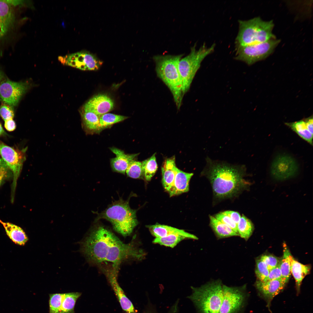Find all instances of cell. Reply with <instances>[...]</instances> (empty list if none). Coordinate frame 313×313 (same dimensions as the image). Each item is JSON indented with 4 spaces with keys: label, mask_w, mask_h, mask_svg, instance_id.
<instances>
[{
    "label": "cell",
    "mask_w": 313,
    "mask_h": 313,
    "mask_svg": "<svg viewBox=\"0 0 313 313\" xmlns=\"http://www.w3.org/2000/svg\"><path fill=\"white\" fill-rule=\"evenodd\" d=\"M81 244L82 252L88 262L93 264L100 265L108 262L112 266L119 267L123 262L141 260L145 255L134 241L125 243L102 226L92 229Z\"/></svg>",
    "instance_id": "1"
},
{
    "label": "cell",
    "mask_w": 313,
    "mask_h": 313,
    "mask_svg": "<svg viewBox=\"0 0 313 313\" xmlns=\"http://www.w3.org/2000/svg\"><path fill=\"white\" fill-rule=\"evenodd\" d=\"M206 161L203 172L210 181L216 198L223 199L232 197L250 185V183L244 179L246 170L244 165H230L209 158Z\"/></svg>",
    "instance_id": "2"
},
{
    "label": "cell",
    "mask_w": 313,
    "mask_h": 313,
    "mask_svg": "<svg viewBox=\"0 0 313 313\" xmlns=\"http://www.w3.org/2000/svg\"><path fill=\"white\" fill-rule=\"evenodd\" d=\"M183 55H157L153 58L157 75L170 91L178 109L181 107L184 96L178 68L179 61Z\"/></svg>",
    "instance_id": "3"
},
{
    "label": "cell",
    "mask_w": 313,
    "mask_h": 313,
    "mask_svg": "<svg viewBox=\"0 0 313 313\" xmlns=\"http://www.w3.org/2000/svg\"><path fill=\"white\" fill-rule=\"evenodd\" d=\"M130 198L124 201L120 199L113 202L104 211L98 214L96 220L105 219L112 224L113 228L123 236L130 235L138 223L136 211L129 205Z\"/></svg>",
    "instance_id": "4"
},
{
    "label": "cell",
    "mask_w": 313,
    "mask_h": 313,
    "mask_svg": "<svg viewBox=\"0 0 313 313\" xmlns=\"http://www.w3.org/2000/svg\"><path fill=\"white\" fill-rule=\"evenodd\" d=\"M223 284L220 280L210 281L199 287H192L188 297L199 313H219L223 298Z\"/></svg>",
    "instance_id": "5"
},
{
    "label": "cell",
    "mask_w": 313,
    "mask_h": 313,
    "mask_svg": "<svg viewBox=\"0 0 313 313\" xmlns=\"http://www.w3.org/2000/svg\"><path fill=\"white\" fill-rule=\"evenodd\" d=\"M236 46H245L267 41L274 38L272 31V21H265L257 17L247 21L239 20Z\"/></svg>",
    "instance_id": "6"
},
{
    "label": "cell",
    "mask_w": 313,
    "mask_h": 313,
    "mask_svg": "<svg viewBox=\"0 0 313 313\" xmlns=\"http://www.w3.org/2000/svg\"><path fill=\"white\" fill-rule=\"evenodd\" d=\"M215 44L208 48L205 43L198 50L196 44L191 48L190 53L181 58L178 64L179 70L182 79L183 95L189 89L193 79L199 69L201 62L214 50Z\"/></svg>",
    "instance_id": "7"
},
{
    "label": "cell",
    "mask_w": 313,
    "mask_h": 313,
    "mask_svg": "<svg viewBox=\"0 0 313 313\" xmlns=\"http://www.w3.org/2000/svg\"><path fill=\"white\" fill-rule=\"evenodd\" d=\"M280 42L272 39L265 42L245 46H236L235 59L251 65L267 57Z\"/></svg>",
    "instance_id": "8"
},
{
    "label": "cell",
    "mask_w": 313,
    "mask_h": 313,
    "mask_svg": "<svg viewBox=\"0 0 313 313\" xmlns=\"http://www.w3.org/2000/svg\"><path fill=\"white\" fill-rule=\"evenodd\" d=\"M26 148L22 150L10 146L0 141V156L12 172L11 200L14 201L18 179L26 160Z\"/></svg>",
    "instance_id": "9"
},
{
    "label": "cell",
    "mask_w": 313,
    "mask_h": 313,
    "mask_svg": "<svg viewBox=\"0 0 313 313\" xmlns=\"http://www.w3.org/2000/svg\"><path fill=\"white\" fill-rule=\"evenodd\" d=\"M223 298L219 313H241L247 297L246 285L229 287L223 285Z\"/></svg>",
    "instance_id": "10"
},
{
    "label": "cell",
    "mask_w": 313,
    "mask_h": 313,
    "mask_svg": "<svg viewBox=\"0 0 313 313\" xmlns=\"http://www.w3.org/2000/svg\"><path fill=\"white\" fill-rule=\"evenodd\" d=\"M16 8L5 0H0V42L10 38L18 26Z\"/></svg>",
    "instance_id": "11"
},
{
    "label": "cell",
    "mask_w": 313,
    "mask_h": 313,
    "mask_svg": "<svg viewBox=\"0 0 313 313\" xmlns=\"http://www.w3.org/2000/svg\"><path fill=\"white\" fill-rule=\"evenodd\" d=\"M26 81L14 82L8 79L0 83V99L12 107L16 106L30 87Z\"/></svg>",
    "instance_id": "12"
},
{
    "label": "cell",
    "mask_w": 313,
    "mask_h": 313,
    "mask_svg": "<svg viewBox=\"0 0 313 313\" xmlns=\"http://www.w3.org/2000/svg\"><path fill=\"white\" fill-rule=\"evenodd\" d=\"M299 170V166L294 158L287 155L277 156L271 166V176L278 181H284L295 176Z\"/></svg>",
    "instance_id": "13"
},
{
    "label": "cell",
    "mask_w": 313,
    "mask_h": 313,
    "mask_svg": "<svg viewBox=\"0 0 313 313\" xmlns=\"http://www.w3.org/2000/svg\"><path fill=\"white\" fill-rule=\"evenodd\" d=\"M58 59L63 65L84 70H97L102 63L95 56L87 51L59 56Z\"/></svg>",
    "instance_id": "14"
},
{
    "label": "cell",
    "mask_w": 313,
    "mask_h": 313,
    "mask_svg": "<svg viewBox=\"0 0 313 313\" xmlns=\"http://www.w3.org/2000/svg\"><path fill=\"white\" fill-rule=\"evenodd\" d=\"M287 283L282 279L264 282L257 280L255 286L269 307L273 299L283 289Z\"/></svg>",
    "instance_id": "15"
},
{
    "label": "cell",
    "mask_w": 313,
    "mask_h": 313,
    "mask_svg": "<svg viewBox=\"0 0 313 313\" xmlns=\"http://www.w3.org/2000/svg\"><path fill=\"white\" fill-rule=\"evenodd\" d=\"M103 269L109 282L118 299L122 309L127 313H134L135 309L131 301L127 298L118 283L117 280L119 267L113 266L109 270Z\"/></svg>",
    "instance_id": "16"
},
{
    "label": "cell",
    "mask_w": 313,
    "mask_h": 313,
    "mask_svg": "<svg viewBox=\"0 0 313 313\" xmlns=\"http://www.w3.org/2000/svg\"><path fill=\"white\" fill-rule=\"evenodd\" d=\"M114 106L113 101L110 97L100 94L89 99L83 105L82 110L91 112L99 117L112 110Z\"/></svg>",
    "instance_id": "17"
},
{
    "label": "cell",
    "mask_w": 313,
    "mask_h": 313,
    "mask_svg": "<svg viewBox=\"0 0 313 313\" xmlns=\"http://www.w3.org/2000/svg\"><path fill=\"white\" fill-rule=\"evenodd\" d=\"M110 149L116 155V157L111 159L110 161L112 170L123 174H125L130 163L136 160L139 154H126L123 150L114 147Z\"/></svg>",
    "instance_id": "18"
},
{
    "label": "cell",
    "mask_w": 313,
    "mask_h": 313,
    "mask_svg": "<svg viewBox=\"0 0 313 313\" xmlns=\"http://www.w3.org/2000/svg\"><path fill=\"white\" fill-rule=\"evenodd\" d=\"M193 174L184 172L176 168L172 185L168 192L170 196L188 192L189 182Z\"/></svg>",
    "instance_id": "19"
},
{
    "label": "cell",
    "mask_w": 313,
    "mask_h": 313,
    "mask_svg": "<svg viewBox=\"0 0 313 313\" xmlns=\"http://www.w3.org/2000/svg\"><path fill=\"white\" fill-rule=\"evenodd\" d=\"M146 226L151 234L155 238L162 237L172 234H177L183 236L187 239L194 240L198 239L195 235L183 230L167 225L157 224L148 225Z\"/></svg>",
    "instance_id": "20"
},
{
    "label": "cell",
    "mask_w": 313,
    "mask_h": 313,
    "mask_svg": "<svg viewBox=\"0 0 313 313\" xmlns=\"http://www.w3.org/2000/svg\"><path fill=\"white\" fill-rule=\"evenodd\" d=\"M81 114L82 128L86 134L99 133L103 130L99 122V117L90 111L81 110Z\"/></svg>",
    "instance_id": "21"
},
{
    "label": "cell",
    "mask_w": 313,
    "mask_h": 313,
    "mask_svg": "<svg viewBox=\"0 0 313 313\" xmlns=\"http://www.w3.org/2000/svg\"><path fill=\"white\" fill-rule=\"evenodd\" d=\"M176 167L174 156L166 159L161 167L163 186L168 192L173 183Z\"/></svg>",
    "instance_id": "22"
},
{
    "label": "cell",
    "mask_w": 313,
    "mask_h": 313,
    "mask_svg": "<svg viewBox=\"0 0 313 313\" xmlns=\"http://www.w3.org/2000/svg\"><path fill=\"white\" fill-rule=\"evenodd\" d=\"M0 223L3 226L8 236L15 243L23 245L28 240L27 236L20 227L9 222H4L1 219Z\"/></svg>",
    "instance_id": "23"
},
{
    "label": "cell",
    "mask_w": 313,
    "mask_h": 313,
    "mask_svg": "<svg viewBox=\"0 0 313 313\" xmlns=\"http://www.w3.org/2000/svg\"><path fill=\"white\" fill-rule=\"evenodd\" d=\"M289 256L291 263V273L295 279L298 293L300 292L302 282L304 277L310 273L311 267L310 265H305L296 260L290 253Z\"/></svg>",
    "instance_id": "24"
},
{
    "label": "cell",
    "mask_w": 313,
    "mask_h": 313,
    "mask_svg": "<svg viewBox=\"0 0 313 313\" xmlns=\"http://www.w3.org/2000/svg\"><path fill=\"white\" fill-rule=\"evenodd\" d=\"M209 218L210 225L217 239L239 236L238 233L227 225L216 219L214 216L210 215Z\"/></svg>",
    "instance_id": "25"
},
{
    "label": "cell",
    "mask_w": 313,
    "mask_h": 313,
    "mask_svg": "<svg viewBox=\"0 0 313 313\" xmlns=\"http://www.w3.org/2000/svg\"><path fill=\"white\" fill-rule=\"evenodd\" d=\"M285 123L302 139L312 145L313 134L309 130L304 119Z\"/></svg>",
    "instance_id": "26"
},
{
    "label": "cell",
    "mask_w": 313,
    "mask_h": 313,
    "mask_svg": "<svg viewBox=\"0 0 313 313\" xmlns=\"http://www.w3.org/2000/svg\"><path fill=\"white\" fill-rule=\"evenodd\" d=\"M81 294L79 292L64 293L60 313H74L76 302Z\"/></svg>",
    "instance_id": "27"
},
{
    "label": "cell",
    "mask_w": 313,
    "mask_h": 313,
    "mask_svg": "<svg viewBox=\"0 0 313 313\" xmlns=\"http://www.w3.org/2000/svg\"><path fill=\"white\" fill-rule=\"evenodd\" d=\"M283 255L279 263L282 279L287 283L291 274V263L289 255L290 253L285 243L283 245Z\"/></svg>",
    "instance_id": "28"
},
{
    "label": "cell",
    "mask_w": 313,
    "mask_h": 313,
    "mask_svg": "<svg viewBox=\"0 0 313 313\" xmlns=\"http://www.w3.org/2000/svg\"><path fill=\"white\" fill-rule=\"evenodd\" d=\"M237 229L239 236L246 241L252 234L254 227L252 221L243 214L237 225Z\"/></svg>",
    "instance_id": "29"
},
{
    "label": "cell",
    "mask_w": 313,
    "mask_h": 313,
    "mask_svg": "<svg viewBox=\"0 0 313 313\" xmlns=\"http://www.w3.org/2000/svg\"><path fill=\"white\" fill-rule=\"evenodd\" d=\"M142 163L144 179L147 181H150L155 174L158 168L156 153L142 161Z\"/></svg>",
    "instance_id": "30"
},
{
    "label": "cell",
    "mask_w": 313,
    "mask_h": 313,
    "mask_svg": "<svg viewBox=\"0 0 313 313\" xmlns=\"http://www.w3.org/2000/svg\"><path fill=\"white\" fill-rule=\"evenodd\" d=\"M187 239L185 236L177 234H172L165 237L155 238L152 242L165 246L173 248L182 240Z\"/></svg>",
    "instance_id": "31"
},
{
    "label": "cell",
    "mask_w": 313,
    "mask_h": 313,
    "mask_svg": "<svg viewBox=\"0 0 313 313\" xmlns=\"http://www.w3.org/2000/svg\"><path fill=\"white\" fill-rule=\"evenodd\" d=\"M128 117L112 113H106L99 117V122L102 130L110 127L113 124L122 121Z\"/></svg>",
    "instance_id": "32"
},
{
    "label": "cell",
    "mask_w": 313,
    "mask_h": 313,
    "mask_svg": "<svg viewBox=\"0 0 313 313\" xmlns=\"http://www.w3.org/2000/svg\"><path fill=\"white\" fill-rule=\"evenodd\" d=\"M125 173L127 176L132 178L144 179L142 162L136 160L133 161L129 165Z\"/></svg>",
    "instance_id": "33"
},
{
    "label": "cell",
    "mask_w": 313,
    "mask_h": 313,
    "mask_svg": "<svg viewBox=\"0 0 313 313\" xmlns=\"http://www.w3.org/2000/svg\"><path fill=\"white\" fill-rule=\"evenodd\" d=\"M64 294H49V313H60Z\"/></svg>",
    "instance_id": "34"
},
{
    "label": "cell",
    "mask_w": 313,
    "mask_h": 313,
    "mask_svg": "<svg viewBox=\"0 0 313 313\" xmlns=\"http://www.w3.org/2000/svg\"><path fill=\"white\" fill-rule=\"evenodd\" d=\"M255 273L257 280L261 281H265L268 277L269 270L265 263L261 259H256Z\"/></svg>",
    "instance_id": "35"
},
{
    "label": "cell",
    "mask_w": 313,
    "mask_h": 313,
    "mask_svg": "<svg viewBox=\"0 0 313 313\" xmlns=\"http://www.w3.org/2000/svg\"><path fill=\"white\" fill-rule=\"evenodd\" d=\"M260 258L265 263L269 270L277 266L281 260L280 259L271 255H264Z\"/></svg>",
    "instance_id": "36"
},
{
    "label": "cell",
    "mask_w": 313,
    "mask_h": 313,
    "mask_svg": "<svg viewBox=\"0 0 313 313\" xmlns=\"http://www.w3.org/2000/svg\"><path fill=\"white\" fill-rule=\"evenodd\" d=\"M214 216L216 219L227 225L238 234L237 225L228 216L221 212L216 214Z\"/></svg>",
    "instance_id": "37"
},
{
    "label": "cell",
    "mask_w": 313,
    "mask_h": 313,
    "mask_svg": "<svg viewBox=\"0 0 313 313\" xmlns=\"http://www.w3.org/2000/svg\"><path fill=\"white\" fill-rule=\"evenodd\" d=\"M12 108L5 104L0 106V116L4 121L14 118V112Z\"/></svg>",
    "instance_id": "38"
},
{
    "label": "cell",
    "mask_w": 313,
    "mask_h": 313,
    "mask_svg": "<svg viewBox=\"0 0 313 313\" xmlns=\"http://www.w3.org/2000/svg\"><path fill=\"white\" fill-rule=\"evenodd\" d=\"M281 279V274L279 264L276 267L269 270V274L266 281Z\"/></svg>",
    "instance_id": "39"
},
{
    "label": "cell",
    "mask_w": 313,
    "mask_h": 313,
    "mask_svg": "<svg viewBox=\"0 0 313 313\" xmlns=\"http://www.w3.org/2000/svg\"><path fill=\"white\" fill-rule=\"evenodd\" d=\"M8 168L0 157V187L8 175Z\"/></svg>",
    "instance_id": "40"
},
{
    "label": "cell",
    "mask_w": 313,
    "mask_h": 313,
    "mask_svg": "<svg viewBox=\"0 0 313 313\" xmlns=\"http://www.w3.org/2000/svg\"><path fill=\"white\" fill-rule=\"evenodd\" d=\"M222 212L230 218L237 225L241 216L239 213L230 210Z\"/></svg>",
    "instance_id": "41"
},
{
    "label": "cell",
    "mask_w": 313,
    "mask_h": 313,
    "mask_svg": "<svg viewBox=\"0 0 313 313\" xmlns=\"http://www.w3.org/2000/svg\"><path fill=\"white\" fill-rule=\"evenodd\" d=\"M8 3L17 8L26 6L29 2L26 1L19 0H5Z\"/></svg>",
    "instance_id": "42"
},
{
    "label": "cell",
    "mask_w": 313,
    "mask_h": 313,
    "mask_svg": "<svg viewBox=\"0 0 313 313\" xmlns=\"http://www.w3.org/2000/svg\"><path fill=\"white\" fill-rule=\"evenodd\" d=\"M4 126L5 129L8 131L12 132L16 128V125L15 121L13 119H11L4 121Z\"/></svg>",
    "instance_id": "43"
},
{
    "label": "cell",
    "mask_w": 313,
    "mask_h": 313,
    "mask_svg": "<svg viewBox=\"0 0 313 313\" xmlns=\"http://www.w3.org/2000/svg\"><path fill=\"white\" fill-rule=\"evenodd\" d=\"M305 123L309 131L313 134V117L312 116L310 117L304 119Z\"/></svg>",
    "instance_id": "44"
},
{
    "label": "cell",
    "mask_w": 313,
    "mask_h": 313,
    "mask_svg": "<svg viewBox=\"0 0 313 313\" xmlns=\"http://www.w3.org/2000/svg\"><path fill=\"white\" fill-rule=\"evenodd\" d=\"M6 134L0 122V137L4 136Z\"/></svg>",
    "instance_id": "45"
},
{
    "label": "cell",
    "mask_w": 313,
    "mask_h": 313,
    "mask_svg": "<svg viewBox=\"0 0 313 313\" xmlns=\"http://www.w3.org/2000/svg\"><path fill=\"white\" fill-rule=\"evenodd\" d=\"M4 77V74L1 70H0V83Z\"/></svg>",
    "instance_id": "46"
},
{
    "label": "cell",
    "mask_w": 313,
    "mask_h": 313,
    "mask_svg": "<svg viewBox=\"0 0 313 313\" xmlns=\"http://www.w3.org/2000/svg\"></svg>",
    "instance_id": "47"
}]
</instances>
